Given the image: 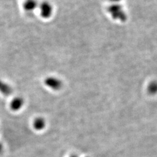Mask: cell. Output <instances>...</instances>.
Masks as SVG:
<instances>
[{
  "mask_svg": "<svg viewBox=\"0 0 157 157\" xmlns=\"http://www.w3.org/2000/svg\"><path fill=\"white\" fill-rule=\"evenodd\" d=\"M23 101L21 98H17L12 101L11 104V108L13 110L19 109L22 105Z\"/></svg>",
  "mask_w": 157,
  "mask_h": 157,
  "instance_id": "cell-3",
  "label": "cell"
},
{
  "mask_svg": "<svg viewBox=\"0 0 157 157\" xmlns=\"http://www.w3.org/2000/svg\"><path fill=\"white\" fill-rule=\"evenodd\" d=\"M46 84L54 89H58L61 87V82L55 78H47L45 81Z\"/></svg>",
  "mask_w": 157,
  "mask_h": 157,
  "instance_id": "cell-1",
  "label": "cell"
},
{
  "mask_svg": "<svg viewBox=\"0 0 157 157\" xmlns=\"http://www.w3.org/2000/svg\"><path fill=\"white\" fill-rule=\"evenodd\" d=\"M41 15L43 17H50L52 13V7L48 3H44L41 7Z\"/></svg>",
  "mask_w": 157,
  "mask_h": 157,
  "instance_id": "cell-2",
  "label": "cell"
},
{
  "mask_svg": "<svg viewBox=\"0 0 157 157\" xmlns=\"http://www.w3.org/2000/svg\"><path fill=\"white\" fill-rule=\"evenodd\" d=\"M44 126V122L42 119H37L34 123V126L36 129H43Z\"/></svg>",
  "mask_w": 157,
  "mask_h": 157,
  "instance_id": "cell-4",
  "label": "cell"
}]
</instances>
